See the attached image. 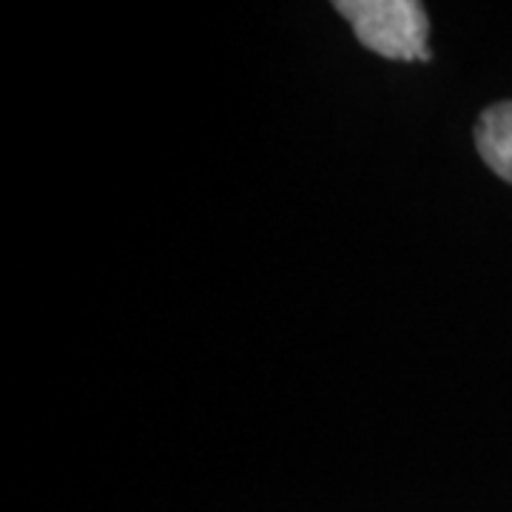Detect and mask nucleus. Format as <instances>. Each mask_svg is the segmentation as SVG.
<instances>
[{
    "mask_svg": "<svg viewBox=\"0 0 512 512\" xmlns=\"http://www.w3.org/2000/svg\"><path fill=\"white\" fill-rule=\"evenodd\" d=\"M333 9L367 52L387 60H430V23L416 0H336Z\"/></svg>",
    "mask_w": 512,
    "mask_h": 512,
    "instance_id": "f257e3e1",
    "label": "nucleus"
},
{
    "mask_svg": "<svg viewBox=\"0 0 512 512\" xmlns=\"http://www.w3.org/2000/svg\"><path fill=\"white\" fill-rule=\"evenodd\" d=\"M476 148L481 160L501 180L512 183V100L493 103L476 123Z\"/></svg>",
    "mask_w": 512,
    "mask_h": 512,
    "instance_id": "f03ea898",
    "label": "nucleus"
}]
</instances>
